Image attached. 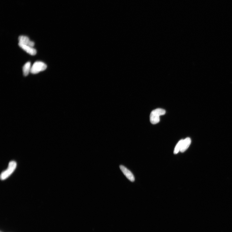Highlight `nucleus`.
Instances as JSON below:
<instances>
[{"label": "nucleus", "mask_w": 232, "mask_h": 232, "mask_svg": "<svg viewBox=\"0 0 232 232\" xmlns=\"http://www.w3.org/2000/svg\"><path fill=\"white\" fill-rule=\"evenodd\" d=\"M17 166V163L16 161H11L9 163L7 169L1 173V180H4L9 177L15 171Z\"/></svg>", "instance_id": "f257e3e1"}, {"label": "nucleus", "mask_w": 232, "mask_h": 232, "mask_svg": "<svg viewBox=\"0 0 232 232\" xmlns=\"http://www.w3.org/2000/svg\"><path fill=\"white\" fill-rule=\"evenodd\" d=\"M165 110L161 108H157L152 111L150 115V121L153 124L158 123L160 120V116L165 114Z\"/></svg>", "instance_id": "f03ea898"}, {"label": "nucleus", "mask_w": 232, "mask_h": 232, "mask_svg": "<svg viewBox=\"0 0 232 232\" xmlns=\"http://www.w3.org/2000/svg\"><path fill=\"white\" fill-rule=\"evenodd\" d=\"M47 68L46 64L41 61L35 62L32 66L30 72L33 74H37L46 69Z\"/></svg>", "instance_id": "7ed1b4c3"}, {"label": "nucleus", "mask_w": 232, "mask_h": 232, "mask_svg": "<svg viewBox=\"0 0 232 232\" xmlns=\"http://www.w3.org/2000/svg\"><path fill=\"white\" fill-rule=\"evenodd\" d=\"M120 168L122 173L129 180L132 182L134 181L135 178L134 176L130 170L122 165H120Z\"/></svg>", "instance_id": "20e7f679"}, {"label": "nucleus", "mask_w": 232, "mask_h": 232, "mask_svg": "<svg viewBox=\"0 0 232 232\" xmlns=\"http://www.w3.org/2000/svg\"><path fill=\"white\" fill-rule=\"evenodd\" d=\"M18 41L19 43L26 45L30 47H33L35 44L34 43L31 41L29 38L25 36H21L18 37Z\"/></svg>", "instance_id": "39448f33"}, {"label": "nucleus", "mask_w": 232, "mask_h": 232, "mask_svg": "<svg viewBox=\"0 0 232 232\" xmlns=\"http://www.w3.org/2000/svg\"><path fill=\"white\" fill-rule=\"evenodd\" d=\"M18 45L19 47L30 55L32 56H34L36 55L37 51L33 47L26 46V45L19 43H18Z\"/></svg>", "instance_id": "423d86ee"}, {"label": "nucleus", "mask_w": 232, "mask_h": 232, "mask_svg": "<svg viewBox=\"0 0 232 232\" xmlns=\"http://www.w3.org/2000/svg\"><path fill=\"white\" fill-rule=\"evenodd\" d=\"M191 143V140L189 137L186 138L183 140L180 152L181 153H184L188 149Z\"/></svg>", "instance_id": "0eeeda50"}, {"label": "nucleus", "mask_w": 232, "mask_h": 232, "mask_svg": "<svg viewBox=\"0 0 232 232\" xmlns=\"http://www.w3.org/2000/svg\"><path fill=\"white\" fill-rule=\"evenodd\" d=\"M31 63L30 62H28L25 64L23 67V75L25 76H27L30 72Z\"/></svg>", "instance_id": "6e6552de"}, {"label": "nucleus", "mask_w": 232, "mask_h": 232, "mask_svg": "<svg viewBox=\"0 0 232 232\" xmlns=\"http://www.w3.org/2000/svg\"><path fill=\"white\" fill-rule=\"evenodd\" d=\"M183 139L180 140L176 146L174 150V154H177L181 149Z\"/></svg>", "instance_id": "1a4fd4ad"}]
</instances>
